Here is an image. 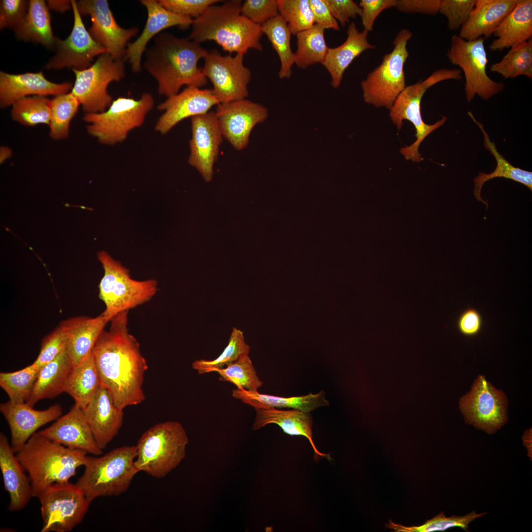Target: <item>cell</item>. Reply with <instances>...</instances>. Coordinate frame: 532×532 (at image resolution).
<instances>
[{
    "label": "cell",
    "instance_id": "4316f807",
    "mask_svg": "<svg viewBox=\"0 0 532 532\" xmlns=\"http://www.w3.org/2000/svg\"><path fill=\"white\" fill-rule=\"evenodd\" d=\"M518 0H476L459 35L467 40L489 38L513 9Z\"/></svg>",
    "mask_w": 532,
    "mask_h": 532
},
{
    "label": "cell",
    "instance_id": "ab89813d",
    "mask_svg": "<svg viewBox=\"0 0 532 532\" xmlns=\"http://www.w3.org/2000/svg\"><path fill=\"white\" fill-rule=\"evenodd\" d=\"M80 104L71 92L56 96L50 100L51 118L48 126L51 138L60 140L68 136L70 123Z\"/></svg>",
    "mask_w": 532,
    "mask_h": 532
},
{
    "label": "cell",
    "instance_id": "1f68e13d",
    "mask_svg": "<svg viewBox=\"0 0 532 532\" xmlns=\"http://www.w3.org/2000/svg\"><path fill=\"white\" fill-rule=\"evenodd\" d=\"M232 396L255 409L287 408L310 413L329 404L323 390L315 394L310 393L301 396L282 397L236 388L233 390Z\"/></svg>",
    "mask_w": 532,
    "mask_h": 532
},
{
    "label": "cell",
    "instance_id": "681fc988",
    "mask_svg": "<svg viewBox=\"0 0 532 532\" xmlns=\"http://www.w3.org/2000/svg\"><path fill=\"white\" fill-rule=\"evenodd\" d=\"M241 14L253 23L262 26L279 15L277 0H246Z\"/></svg>",
    "mask_w": 532,
    "mask_h": 532
},
{
    "label": "cell",
    "instance_id": "f35d334b",
    "mask_svg": "<svg viewBox=\"0 0 532 532\" xmlns=\"http://www.w3.org/2000/svg\"><path fill=\"white\" fill-rule=\"evenodd\" d=\"M490 70L505 79L524 75L532 78V39L510 48L498 62L492 64Z\"/></svg>",
    "mask_w": 532,
    "mask_h": 532
},
{
    "label": "cell",
    "instance_id": "ee69618b",
    "mask_svg": "<svg viewBox=\"0 0 532 532\" xmlns=\"http://www.w3.org/2000/svg\"><path fill=\"white\" fill-rule=\"evenodd\" d=\"M220 380L230 382L237 389L247 391H258L263 385L249 355L224 368L216 369Z\"/></svg>",
    "mask_w": 532,
    "mask_h": 532
},
{
    "label": "cell",
    "instance_id": "d4e9b609",
    "mask_svg": "<svg viewBox=\"0 0 532 532\" xmlns=\"http://www.w3.org/2000/svg\"><path fill=\"white\" fill-rule=\"evenodd\" d=\"M72 87L70 83H56L48 80L42 71L17 74L0 71V105L6 107L31 95L56 96L68 93Z\"/></svg>",
    "mask_w": 532,
    "mask_h": 532
},
{
    "label": "cell",
    "instance_id": "680465c9",
    "mask_svg": "<svg viewBox=\"0 0 532 532\" xmlns=\"http://www.w3.org/2000/svg\"><path fill=\"white\" fill-rule=\"evenodd\" d=\"M48 8L54 11L64 12L72 8L71 0H47Z\"/></svg>",
    "mask_w": 532,
    "mask_h": 532
},
{
    "label": "cell",
    "instance_id": "ac0fdd59",
    "mask_svg": "<svg viewBox=\"0 0 532 532\" xmlns=\"http://www.w3.org/2000/svg\"><path fill=\"white\" fill-rule=\"evenodd\" d=\"M215 113L223 137L237 150L247 146L254 127L268 116L266 107L246 99L219 103Z\"/></svg>",
    "mask_w": 532,
    "mask_h": 532
},
{
    "label": "cell",
    "instance_id": "9a60e30c",
    "mask_svg": "<svg viewBox=\"0 0 532 532\" xmlns=\"http://www.w3.org/2000/svg\"><path fill=\"white\" fill-rule=\"evenodd\" d=\"M507 399L483 376L475 380L471 390L461 398L460 407L466 422L491 433L507 421Z\"/></svg>",
    "mask_w": 532,
    "mask_h": 532
},
{
    "label": "cell",
    "instance_id": "52a82bcc",
    "mask_svg": "<svg viewBox=\"0 0 532 532\" xmlns=\"http://www.w3.org/2000/svg\"><path fill=\"white\" fill-rule=\"evenodd\" d=\"M98 258L104 269L99 298L105 304L102 314L108 322L119 313L149 301L157 293L156 280L132 278L129 269L105 251L98 252Z\"/></svg>",
    "mask_w": 532,
    "mask_h": 532
},
{
    "label": "cell",
    "instance_id": "6f0895ef",
    "mask_svg": "<svg viewBox=\"0 0 532 532\" xmlns=\"http://www.w3.org/2000/svg\"><path fill=\"white\" fill-rule=\"evenodd\" d=\"M482 321L480 313L475 309L469 308L464 311L457 321V327L463 334L472 336L479 333Z\"/></svg>",
    "mask_w": 532,
    "mask_h": 532
},
{
    "label": "cell",
    "instance_id": "91938a15",
    "mask_svg": "<svg viewBox=\"0 0 532 532\" xmlns=\"http://www.w3.org/2000/svg\"><path fill=\"white\" fill-rule=\"evenodd\" d=\"M11 154L12 151L10 148L5 146H1L0 149V164L8 159L11 156Z\"/></svg>",
    "mask_w": 532,
    "mask_h": 532
},
{
    "label": "cell",
    "instance_id": "cb8c5ba5",
    "mask_svg": "<svg viewBox=\"0 0 532 532\" xmlns=\"http://www.w3.org/2000/svg\"><path fill=\"white\" fill-rule=\"evenodd\" d=\"M48 439L65 446L100 456L102 450L97 445L83 410L74 405L50 427L39 432Z\"/></svg>",
    "mask_w": 532,
    "mask_h": 532
},
{
    "label": "cell",
    "instance_id": "d6986e66",
    "mask_svg": "<svg viewBox=\"0 0 532 532\" xmlns=\"http://www.w3.org/2000/svg\"><path fill=\"white\" fill-rule=\"evenodd\" d=\"M191 120L192 136L188 161L205 181L209 182L223 136L215 111L193 117Z\"/></svg>",
    "mask_w": 532,
    "mask_h": 532
},
{
    "label": "cell",
    "instance_id": "4dcf8cb0",
    "mask_svg": "<svg viewBox=\"0 0 532 532\" xmlns=\"http://www.w3.org/2000/svg\"><path fill=\"white\" fill-rule=\"evenodd\" d=\"M68 330L66 352L72 367L80 364L92 352L108 322L102 313L94 318L80 316L64 321Z\"/></svg>",
    "mask_w": 532,
    "mask_h": 532
},
{
    "label": "cell",
    "instance_id": "f5cc1de1",
    "mask_svg": "<svg viewBox=\"0 0 532 532\" xmlns=\"http://www.w3.org/2000/svg\"><path fill=\"white\" fill-rule=\"evenodd\" d=\"M398 0H361L359 5L364 30L368 33L373 30L374 22L384 10L396 6Z\"/></svg>",
    "mask_w": 532,
    "mask_h": 532
},
{
    "label": "cell",
    "instance_id": "ffe728a7",
    "mask_svg": "<svg viewBox=\"0 0 532 532\" xmlns=\"http://www.w3.org/2000/svg\"><path fill=\"white\" fill-rule=\"evenodd\" d=\"M219 103L212 89L186 87L159 104L158 109L164 112L157 121L155 129L165 134L182 120L205 114Z\"/></svg>",
    "mask_w": 532,
    "mask_h": 532
},
{
    "label": "cell",
    "instance_id": "83f0119b",
    "mask_svg": "<svg viewBox=\"0 0 532 532\" xmlns=\"http://www.w3.org/2000/svg\"><path fill=\"white\" fill-rule=\"evenodd\" d=\"M368 33L365 30L359 31L355 23L352 22L347 28L345 41L336 47L329 48L322 65L330 75L333 88L339 87L345 71L356 58L365 51L375 48L368 41Z\"/></svg>",
    "mask_w": 532,
    "mask_h": 532
},
{
    "label": "cell",
    "instance_id": "db71d44e",
    "mask_svg": "<svg viewBox=\"0 0 532 532\" xmlns=\"http://www.w3.org/2000/svg\"><path fill=\"white\" fill-rule=\"evenodd\" d=\"M332 15L340 25L344 27L351 18L361 16L362 9L353 0H325Z\"/></svg>",
    "mask_w": 532,
    "mask_h": 532
},
{
    "label": "cell",
    "instance_id": "e0dca14e",
    "mask_svg": "<svg viewBox=\"0 0 532 532\" xmlns=\"http://www.w3.org/2000/svg\"><path fill=\"white\" fill-rule=\"evenodd\" d=\"M74 22L69 35L65 40L57 38L56 54L46 65L48 69H59L72 67L82 70L92 65L93 59L103 54L106 50L93 38L82 20L76 5V1L71 0Z\"/></svg>",
    "mask_w": 532,
    "mask_h": 532
},
{
    "label": "cell",
    "instance_id": "8fae6325",
    "mask_svg": "<svg viewBox=\"0 0 532 532\" xmlns=\"http://www.w3.org/2000/svg\"><path fill=\"white\" fill-rule=\"evenodd\" d=\"M447 57L451 63L459 66L464 72L468 102L476 95L487 100L504 89L503 82L496 81L487 74L488 60L483 38L467 40L459 35H452Z\"/></svg>",
    "mask_w": 532,
    "mask_h": 532
},
{
    "label": "cell",
    "instance_id": "277c9868",
    "mask_svg": "<svg viewBox=\"0 0 532 532\" xmlns=\"http://www.w3.org/2000/svg\"><path fill=\"white\" fill-rule=\"evenodd\" d=\"M87 454L53 441L38 432L16 455L29 477L33 497L38 498L51 485L69 482L77 469L84 466Z\"/></svg>",
    "mask_w": 532,
    "mask_h": 532
},
{
    "label": "cell",
    "instance_id": "7c38bea8",
    "mask_svg": "<svg viewBox=\"0 0 532 532\" xmlns=\"http://www.w3.org/2000/svg\"><path fill=\"white\" fill-rule=\"evenodd\" d=\"M125 61L115 60L108 53L99 56L89 67L72 69L75 75L71 92L77 99L85 113L105 110L113 101L107 87L125 76Z\"/></svg>",
    "mask_w": 532,
    "mask_h": 532
},
{
    "label": "cell",
    "instance_id": "44dd1931",
    "mask_svg": "<svg viewBox=\"0 0 532 532\" xmlns=\"http://www.w3.org/2000/svg\"><path fill=\"white\" fill-rule=\"evenodd\" d=\"M62 411L58 404L44 410H36L26 402L8 400L1 403L0 412L9 426L11 445L14 452H18L39 428L59 418Z\"/></svg>",
    "mask_w": 532,
    "mask_h": 532
},
{
    "label": "cell",
    "instance_id": "9c48e42d",
    "mask_svg": "<svg viewBox=\"0 0 532 532\" xmlns=\"http://www.w3.org/2000/svg\"><path fill=\"white\" fill-rule=\"evenodd\" d=\"M412 36L409 30H400L393 41L392 51L385 54L381 64L361 81L365 102L391 109L406 86L404 66L409 56L407 44Z\"/></svg>",
    "mask_w": 532,
    "mask_h": 532
},
{
    "label": "cell",
    "instance_id": "8d00e7d4",
    "mask_svg": "<svg viewBox=\"0 0 532 532\" xmlns=\"http://www.w3.org/2000/svg\"><path fill=\"white\" fill-rule=\"evenodd\" d=\"M261 27L263 33L267 36L279 57V78H290L295 59L290 43L292 33L287 23L279 14L263 24Z\"/></svg>",
    "mask_w": 532,
    "mask_h": 532
},
{
    "label": "cell",
    "instance_id": "4fadbf2b",
    "mask_svg": "<svg viewBox=\"0 0 532 532\" xmlns=\"http://www.w3.org/2000/svg\"><path fill=\"white\" fill-rule=\"evenodd\" d=\"M43 522L41 532H68L80 524L90 502L82 491L70 482L55 483L38 497Z\"/></svg>",
    "mask_w": 532,
    "mask_h": 532
},
{
    "label": "cell",
    "instance_id": "f907efd6",
    "mask_svg": "<svg viewBox=\"0 0 532 532\" xmlns=\"http://www.w3.org/2000/svg\"><path fill=\"white\" fill-rule=\"evenodd\" d=\"M29 1L1 0L0 2V28L14 29L26 16Z\"/></svg>",
    "mask_w": 532,
    "mask_h": 532
},
{
    "label": "cell",
    "instance_id": "7402d4cb",
    "mask_svg": "<svg viewBox=\"0 0 532 532\" xmlns=\"http://www.w3.org/2000/svg\"><path fill=\"white\" fill-rule=\"evenodd\" d=\"M146 7L147 19L144 29L135 40L127 47L125 60L128 61L132 70L138 73L141 70V60L149 41L165 29L178 26L186 29L192 25L193 19L174 13L165 7L156 0H141Z\"/></svg>",
    "mask_w": 532,
    "mask_h": 532
},
{
    "label": "cell",
    "instance_id": "3957f363",
    "mask_svg": "<svg viewBox=\"0 0 532 532\" xmlns=\"http://www.w3.org/2000/svg\"><path fill=\"white\" fill-rule=\"evenodd\" d=\"M241 0H231L210 6L193 19L188 38L199 43L214 41L230 55L244 56L250 49L262 51L261 26L241 14Z\"/></svg>",
    "mask_w": 532,
    "mask_h": 532
},
{
    "label": "cell",
    "instance_id": "6da1fadb",
    "mask_svg": "<svg viewBox=\"0 0 532 532\" xmlns=\"http://www.w3.org/2000/svg\"><path fill=\"white\" fill-rule=\"evenodd\" d=\"M128 313L111 319L109 330L102 331L92 350L100 384L122 410L145 400L143 384L148 367L139 342L129 331Z\"/></svg>",
    "mask_w": 532,
    "mask_h": 532
},
{
    "label": "cell",
    "instance_id": "2e32d148",
    "mask_svg": "<svg viewBox=\"0 0 532 532\" xmlns=\"http://www.w3.org/2000/svg\"><path fill=\"white\" fill-rule=\"evenodd\" d=\"M80 14L91 17L89 32L94 40L105 48L115 60L125 61L129 41L138 32V29L121 27L115 20L106 0H81L76 1Z\"/></svg>",
    "mask_w": 532,
    "mask_h": 532
},
{
    "label": "cell",
    "instance_id": "9f6ffc18",
    "mask_svg": "<svg viewBox=\"0 0 532 532\" xmlns=\"http://www.w3.org/2000/svg\"><path fill=\"white\" fill-rule=\"evenodd\" d=\"M314 24L326 29L339 31L340 28L325 0H309Z\"/></svg>",
    "mask_w": 532,
    "mask_h": 532
},
{
    "label": "cell",
    "instance_id": "484cf974",
    "mask_svg": "<svg viewBox=\"0 0 532 532\" xmlns=\"http://www.w3.org/2000/svg\"><path fill=\"white\" fill-rule=\"evenodd\" d=\"M9 444L6 436L0 433V468L3 484L9 496L8 509H23L33 497L28 475Z\"/></svg>",
    "mask_w": 532,
    "mask_h": 532
},
{
    "label": "cell",
    "instance_id": "7a4b0ae2",
    "mask_svg": "<svg viewBox=\"0 0 532 532\" xmlns=\"http://www.w3.org/2000/svg\"><path fill=\"white\" fill-rule=\"evenodd\" d=\"M208 52L188 38L161 32L146 48L143 66L156 80L159 94L168 98L178 93L184 85L200 88L207 84L198 62Z\"/></svg>",
    "mask_w": 532,
    "mask_h": 532
},
{
    "label": "cell",
    "instance_id": "7bdbcfd3",
    "mask_svg": "<svg viewBox=\"0 0 532 532\" xmlns=\"http://www.w3.org/2000/svg\"><path fill=\"white\" fill-rule=\"evenodd\" d=\"M38 372L32 365L15 371L0 372V386L9 400L26 402L31 395Z\"/></svg>",
    "mask_w": 532,
    "mask_h": 532
},
{
    "label": "cell",
    "instance_id": "11a10c76",
    "mask_svg": "<svg viewBox=\"0 0 532 532\" xmlns=\"http://www.w3.org/2000/svg\"><path fill=\"white\" fill-rule=\"evenodd\" d=\"M441 0H398L396 6L400 12L435 15L439 11Z\"/></svg>",
    "mask_w": 532,
    "mask_h": 532
},
{
    "label": "cell",
    "instance_id": "ba28073f",
    "mask_svg": "<svg viewBox=\"0 0 532 532\" xmlns=\"http://www.w3.org/2000/svg\"><path fill=\"white\" fill-rule=\"evenodd\" d=\"M462 73L460 69L443 68L436 69L426 79L406 86L396 100L390 110L391 121L399 130L401 129L403 120L409 121L416 131V140L400 149V153L406 160L414 162L421 161L423 159L419 151L421 142L447 120V118L444 116L432 125L424 122L421 112V102L424 95L428 89L440 82L449 79H461L463 77Z\"/></svg>",
    "mask_w": 532,
    "mask_h": 532
},
{
    "label": "cell",
    "instance_id": "74e56055",
    "mask_svg": "<svg viewBox=\"0 0 532 532\" xmlns=\"http://www.w3.org/2000/svg\"><path fill=\"white\" fill-rule=\"evenodd\" d=\"M325 30L314 24L296 34L297 49L294 53V59L298 67L305 69L324 62L329 48L326 42Z\"/></svg>",
    "mask_w": 532,
    "mask_h": 532
},
{
    "label": "cell",
    "instance_id": "e575fe53",
    "mask_svg": "<svg viewBox=\"0 0 532 532\" xmlns=\"http://www.w3.org/2000/svg\"><path fill=\"white\" fill-rule=\"evenodd\" d=\"M468 114L480 129L484 135V146L494 156L497 162V166L493 172L491 173L480 172L474 178L473 193L476 200L485 204L487 208L488 207L487 202L484 200L481 197V189L486 181L497 177H503L513 180L525 185L532 191V172L515 167L506 160L498 152L494 142L490 140L482 124L476 120L471 112H468Z\"/></svg>",
    "mask_w": 532,
    "mask_h": 532
},
{
    "label": "cell",
    "instance_id": "f1b7e54d",
    "mask_svg": "<svg viewBox=\"0 0 532 532\" xmlns=\"http://www.w3.org/2000/svg\"><path fill=\"white\" fill-rule=\"evenodd\" d=\"M252 429L257 431L270 424L279 426L290 435H302L310 442L314 452V459L325 457L331 460L329 455L319 452L313 441V420L310 413L298 409L281 410L277 408L256 409Z\"/></svg>",
    "mask_w": 532,
    "mask_h": 532
},
{
    "label": "cell",
    "instance_id": "30bf717a",
    "mask_svg": "<svg viewBox=\"0 0 532 532\" xmlns=\"http://www.w3.org/2000/svg\"><path fill=\"white\" fill-rule=\"evenodd\" d=\"M153 96L143 93L139 99L119 97L104 111L85 113L89 134L101 143L114 145L125 140L133 130L140 127L154 106Z\"/></svg>",
    "mask_w": 532,
    "mask_h": 532
},
{
    "label": "cell",
    "instance_id": "f6af8a7d",
    "mask_svg": "<svg viewBox=\"0 0 532 532\" xmlns=\"http://www.w3.org/2000/svg\"><path fill=\"white\" fill-rule=\"evenodd\" d=\"M486 514V512L478 514L473 510L463 516L453 515L450 517H446L444 512H442L419 526L405 527L395 524L391 520L386 526L394 530L395 532H443L454 527H459L468 532L469 524Z\"/></svg>",
    "mask_w": 532,
    "mask_h": 532
},
{
    "label": "cell",
    "instance_id": "c3c4849f",
    "mask_svg": "<svg viewBox=\"0 0 532 532\" xmlns=\"http://www.w3.org/2000/svg\"><path fill=\"white\" fill-rule=\"evenodd\" d=\"M476 0H441L438 13L447 20L451 31H456L467 21Z\"/></svg>",
    "mask_w": 532,
    "mask_h": 532
},
{
    "label": "cell",
    "instance_id": "8992f818",
    "mask_svg": "<svg viewBox=\"0 0 532 532\" xmlns=\"http://www.w3.org/2000/svg\"><path fill=\"white\" fill-rule=\"evenodd\" d=\"M188 443L187 433L179 422L156 424L142 434L135 445V467L138 472L162 478L184 459Z\"/></svg>",
    "mask_w": 532,
    "mask_h": 532
},
{
    "label": "cell",
    "instance_id": "816d5d0a",
    "mask_svg": "<svg viewBox=\"0 0 532 532\" xmlns=\"http://www.w3.org/2000/svg\"><path fill=\"white\" fill-rule=\"evenodd\" d=\"M159 3L166 9L179 15L197 18L217 0H159Z\"/></svg>",
    "mask_w": 532,
    "mask_h": 532
},
{
    "label": "cell",
    "instance_id": "836d02e7",
    "mask_svg": "<svg viewBox=\"0 0 532 532\" xmlns=\"http://www.w3.org/2000/svg\"><path fill=\"white\" fill-rule=\"evenodd\" d=\"M14 31L20 40L55 48L57 38L52 32L49 8L43 0L29 1L27 13Z\"/></svg>",
    "mask_w": 532,
    "mask_h": 532
},
{
    "label": "cell",
    "instance_id": "bcb514c9",
    "mask_svg": "<svg viewBox=\"0 0 532 532\" xmlns=\"http://www.w3.org/2000/svg\"><path fill=\"white\" fill-rule=\"evenodd\" d=\"M277 3L279 14L292 34L296 35L314 25L309 0H277Z\"/></svg>",
    "mask_w": 532,
    "mask_h": 532
},
{
    "label": "cell",
    "instance_id": "5bb4252c",
    "mask_svg": "<svg viewBox=\"0 0 532 532\" xmlns=\"http://www.w3.org/2000/svg\"><path fill=\"white\" fill-rule=\"evenodd\" d=\"M204 59L202 71L211 82L212 91L220 103L244 99L248 96L251 72L243 64V55L222 56L212 51Z\"/></svg>",
    "mask_w": 532,
    "mask_h": 532
},
{
    "label": "cell",
    "instance_id": "d6a6232c",
    "mask_svg": "<svg viewBox=\"0 0 532 532\" xmlns=\"http://www.w3.org/2000/svg\"><path fill=\"white\" fill-rule=\"evenodd\" d=\"M72 368L66 350L39 369L31 395L26 402L33 407L40 400L54 399L64 392Z\"/></svg>",
    "mask_w": 532,
    "mask_h": 532
},
{
    "label": "cell",
    "instance_id": "603a6c76",
    "mask_svg": "<svg viewBox=\"0 0 532 532\" xmlns=\"http://www.w3.org/2000/svg\"><path fill=\"white\" fill-rule=\"evenodd\" d=\"M83 410L97 445L103 450L122 427L123 410L117 406L109 392L101 384Z\"/></svg>",
    "mask_w": 532,
    "mask_h": 532
},
{
    "label": "cell",
    "instance_id": "b9f144b4",
    "mask_svg": "<svg viewBox=\"0 0 532 532\" xmlns=\"http://www.w3.org/2000/svg\"><path fill=\"white\" fill-rule=\"evenodd\" d=\"M11 115L13 120L24 126L49 125L50 100L41 96L23 98L12 104Z\"/></svg>",
    "mask_w": 532,
    "mask_h": 532
},
{
    "label": "cell",
    "instance_id": "60d3db41",
    "mask_svg": "<svg viewBox=\"0 0 532 532\" xmlns=\"http://www.w3.org/2000/svg\"><path fill=\"white\" fill-rule=\"evenodd\" d=\"M250 347L245 342L243 332L233 328L228 345L217 358L212 360H196L192 364V368L199 374L212 372L248 355Z\"/></svg>",
    "mask_w": 532,
    "mask_h": 532
},
{
    "label": "cell",
    "instance_id": "5b68a950",
    "mask_svg": "<svg viewBox=\"0 0 532 532\" xmlns=\"http://www.w3.org/2000/svg\"><path fill=\"white\" fill-rule=\"evenodd\" d=\"M135 445L116 448L102 456H86L84 470L75 484L91 503L99 497L126 492L138 472L134 466Z\"/></svg>",
    "mask_w": 532,
    "mask_h": 532
},
{
    "label": "cell",
    "instance_id": "f546056e",
    "mask_svg": "<svg viewBox=\"0 0 532 532\" xmlns=\"http://www.w3.org/2000/svg\"><path fill=\"white\" fill-rule=\"evenodd\" d=\"M496 38L489 46L492 51H501L526 42L532 37V0H518L513 9L496 29Z\"/></svg>",
    "mask_w": 532,
    "mask_h": 532
},
{
    "label": "cell",
    "instance_id": "d590c367",
    "mask_svg": "<svg viewBox=\"0 0 532 532\" xmlns=\"http://www.w3.org/2000/svg\"><path fill=\"white\" fill-rule=\"evenodd\" d=\"M100 384L92 352L84 361L72 367L64 392L71 396L75 404L83 409Z\"/></svg>",
    "mask_w": 532,
    "mask_h": 532
},
{
    "label": "cell",
    "instance_id": "7dc6e473",
    "mask_svg": "<svg viewBox=\"0 0 532 532\" xmlns=\"http://www.w3.org/2000/svg\"><path fill=\"white\" fill-rule=\"evenodd\" d=\"M68 337V328L64 321L42 339L39 353L32 366L39 370L43 366L53 361L66 350Z\"/></svg>",
    "mask_w": 532,
    "mask_h": 532
}]
</instances>
